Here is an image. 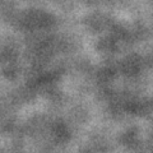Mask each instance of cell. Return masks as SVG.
Returning a JSON list of instances; mask_svg holds the SVG:
<instances>
[]
</instances>
